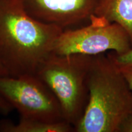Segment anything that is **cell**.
Wrapping results in <instances>:
<instances>
[{
    "label": "cell",
    "instance_id": "9c48e42d",
    "mask_svg": "<svg viewBox=\"0 0 132 132\" xmlns=\"http://www.w3.org/2000/svg\"><path fill=\"white\" fill-rule=\"evenodd\" d=\"M109 53L118 65L132 64V48L128 52L120 55L115 54L114 52H109Z\"/></svg>",
    "mask_w": 132,
    "mask_h": 132
},
{
    "label": "cell",
    "instance_id": "52a82bcc",
    "mask_svg": "<svg viewBox=\"0 0 132 132\" xmlns=\"http://www.w3.org/2000/svg\"><path fill=\"white\" fill-rule=\"evenodd\" d=\"M94 15L121 26L132 45V0H100Z\"/></svg>",
    "mask_w": 132,
    "mask_h": 132
},
{
    "label": "cell",
    "instance_id": "4fadbf2b",
    "mask_svg": "<svg viewBox=\"0 0 132 132\" xmlns=\"http://www.w3.org/2000/svg\"><path fill=\"white\" fill-rule=\"evenodd\" d=\"M2 76H9L6 72V70H5L4 67H3L2 63H1V61H0V77H2Z\"/></svg>",
    "mask_w": 132,
    "mask_h": 132
},
{
    "label": "cell",
    "instance_id": "6da1fadb",
    "mask_svg": "<svg viewBox=\"0 0 132 132\" xmlns=\"http://www.w3.org/2000/svg\"><path fill=\"white\" fill-rule=\"evenodd\" d=\"M63 31L32 17L21 0H0V61L8 75H36Z\"/></svg>",
    "mask_w": 132,
    "mask_h": 132
},
{
    "label": "cell",
    "instance_id": "30bf717a",
    "mask_svg": "<svg viewBox=\"0 0 132 132\" xmlns=\"http://www.w3.org/2000/svg\"><path fill=\"white\" fill-rule=\"evenodd\" d=\"M118 66L119 67L120 72H122L123 76L127 82L128 86L132 90V64L118 65Z\"/></svg>",
    "mask_w": 132,
    "mask_h": 132
},
{
    "label": "cell",
    "instance_id": "7a4b0ae2",
    "mask_svg": "<svg viewBox=\"0 0 132 132\" xmlns=\"http://www.w3.org/2000/svg\"><path fill=\"white\" fill-rule=\"evenodd\" d=\"M89 98L77 132H119L132 113V90L110 53L93 56L87 76Z\"/></svg>",
    "mask_w": 132,
    "mask_h": 132
},
{
    "label": "cell",
    "instance_id": "277c9868",
    "mask_svg": "<svg viewBox=\"0 0 132 132\" xmlns=\"http://www.w3.org/2000/svg\"><path fill=\"white\" fill-rule=\"evenodd\" d=\"M131 48L130 38L121 26L94 15L87 25L62 31L54 43L52 54L95 56L109 52L120 55Z\"/></svg>",
    "mask_w": 132,
    "mask_h": 132
},
{
    "label": "cell",
    "instance_id": "ba28073f",
    "mask_svg": "<svg viewBox=\"0 0 132 132\" xmlns=\"http://www.w3.org/2000/svg\"><path fill=\"white\" fill-rule=\"evenodd\" d=\"M1 132H70L74 127L66 121L49 122L21 117L17 123L0 120Z\"/></svg>",
    "mask_w": 132,
    "mask_h": 132
},
{
    "label": "cell",
    "instance_id": "5b68a950",
    "mask_svg": "<svg viewBox=\"0 0 132 132\" xmlns=\"http://www.w3.org/2000/svg\"><path fill=\"white\" fill-rule=\"evenodd\" d=\"M0 95L19 112L21 117L65 121L56 98L34 74L0 77Z\"/></svg>",
    "mask_w": 132,
    "mask_h": 132
},
{
    "label": "cell",
    "instance_id": "8992f818",
    "mask_svg": "<svg viewBox=\"0 0 132 132\" xmlns=\"http://www.w3.org/2000/svg\"><path fill=\"white\" fill-rule=\"evenodd\" d=\"M100 0H21L24 9L37 20L63 30L71 29L95 14Z\"/></svg>",
    "mask_w": 132,
    "mask_h": 132
},
{
    "label": "cell",
    "instance_id": "8fae6325",
    "mask_svg": "<svg viewBox=\"0 0 132 132\" xmlns=\"http://www.w3.org/2000/svg\"><path fill=\"white\" fill-rule=\"evenodd\" d=\"M119 132H132V113H130L122 123Z\"/></svg>",
    "mask_w": 132,
    "mask_h": 132
},
{
    "label": "cell",
    "instance_id": "7c38bea8",
    "mask_svg": "<svg viewBox=\"0 0 132 132\" xmlns=\"http://www.w3.org/2000/svg\"><path fill=\"white\" fill-rule=\"evenodd\" d=\"M12 109V106L0 95V113L3 114H7Z\"/></svg>",
    "mask_w": 132,
    "mask_h": 132
},
{
    "label": "cell",
    "instance_id": "3957f363",
    "mask_svg": "<svg viewBox=\"0 0 132 132\" xmlns=\"http://www.w3.org/2000/svg\"><path fill=\"white\" fill-rule=\"evenodd\" d=\"M92 57L51 54L36 73L56 98L64 119L73 127L74 131L88 102L87 76Z\"/></svg>",
    "mask_w": 132,
    "mask_h": 132
}]
</instances>
